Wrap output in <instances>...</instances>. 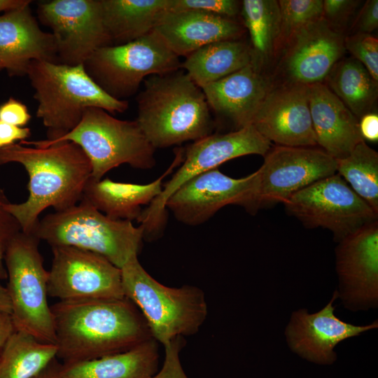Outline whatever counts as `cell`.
<instances>
[{
  "label": "cell",
  "mask_w": 378,
  "mask_h": 378,
  "mask_svg": "<svg viewBox=\"0 0 378 378\" xmlns=\"http://www.w3.org/2000/svg\"><path fill=\"white\" fill-rule=\"evenodd\" d=\"M30 0H0V12H6L31 4Z\"/></svg>",
  "instance_id": "ee69618b"
},
{
  "label": "cell",
  "mask_w": 378,
  "mask_h": 378,
  "mask_svg": "<svg viewBox=\"0 0 378 378\" xmlns=\"http://www.w3.org/2000/svg\"><path fill=\"white\" fill-rule=\"evenodd\" d=\"M278 4L281 32L277 50L284 46L295 30L323 17L322 0H279Z\"/></svg>",
  "instance_id": "1f68e13d"
},
{
  "label": "cell",
  "mask_w": 378,
  "mask_h": 378,
  "mask_svg": "<svg viewBox=\"0 0 378 378\" xmlns=\"http://www.w3.org/2000/svg\"><path fill=\"white\" fill-rule=\"evenodd\" d=\"M29 5L0 15V66L10 76H27L33 60L59 63L54 36L42 31Z\"/></svg>",
  "instance_id": "ffe728a7"
},
{
  "label": "cell",
  "mask_w": 378,
  "mask_h": 378,
  "mask_svg": "<svg viewBox=\"0 0 378 378\" xmlns=\"http://www.w3.org/2000/svg\"><path fill=\"white\" fill-rule=\"evenodd\" d=\"M102 5L113 45H120L153 31L169 11V0H102Z\"/></svg>",
  "instance_id": "484cf974"
},
{
  "label": "cell",
  "mask_w": 378,
  "mask_h": 378,
  "mask_svg": "<svg viewBox=\"0 0 378 378\" xmlns=\"http://www.w3.org/2000/svg\"><path fill=\"white\" fill-rule=\"evenodd\" d=\"M64 365L55 357L31 378H63Z\"/></svg>",
  "instance_id": "7bdbcfd3"
},
{
  "label": "cell",
  "mask_w": 378,
  "mask_h": 378,
  "mask_svg": "<svg viewBox=\"0 0 378 378\" xmlns=\"http://www.w3.org/2000/svg\"><path fill=\"white\" fill-rule=\"evenodd\" d=\"M31 118L27 106L13 98L0 105V121L24 127Z\"/></svg>",
  "instance_id": "8d00e7d4"
},
{
  "label": "cell",
  "mask_w": 378,
  "mask_h": 378,
  "mask_svg": "<svg viewBox=\"0 0 378 378\" xmlns=\"http://www.w3.org/2000/svg\"><path fill=\"white\" fill-rule=\"evenodd\" d=\"M32 234L51 247L72 246L96 253L120 269L138 255L144 239L141 225L111 219L83 197L66 210L39 219Z\"/></svg>",
  "instance_id": "8992f818"
},
{
  "label": "cell",
  "mask_w": 378,
  "mask_h": 378,
  "mask_svg": "<svg viewBox=\"0 0 378 378\" xmlns=\"http://www.w3.org/2000/svg\"><path fill=\"white\" fill-rule=\"evenodd\" d=\"M338 298L351 311L378 306V220L338 241L335 248Z\"/></svg>",
  "instance_id": "9a60e30c"
},
{
  "label": "cell",
  "mask_w": 378,
  "mask_h": 378,
  "mask_svg": "<svg viewBox=\"0 0 378 378\" xmlns=\"http://www.w3.org/2000/svg\"><path fill=\"white\" fill-rule=\"evenodd\" d=\"M378 27V1L368 0L365 2L354 24L356 33L370 34Z\"/></svg>",
  "instance_id": "f35d334b"
},
{
  "label": "cell",
  "mask_w": 378,
  "mask_h": 378,
  "mask_svg": "<svg viewBox=\"0 0 378 378\" xmlns=\"http://www.w3.org/2000/svg\"><path fill=\"white\" fill-rule=\"evenodd\" d=\"M0 312L11 313V304L6 287L0 284Z\"/></svg>",
  "instance_id": "f6af8a7d"
},
{
  "label": "cell",
  "mask_w": 378,
  "mask_h": 378,
  "mask_svg": "<svg viewBox=\"0 0 378 378\" xmlns=\"http://www.w3.org/2000/svg\"><path fill=\"white\" fill-rule=\"evenodd\" d=\"M50 308L56 357L64 365L123 352L152 337L143 314L126 297L59 301Z\"/></svg>",
  "instance_id": "6da1fadb"
},
{
  "label": "cell",
  "mask_w": 378,
  "mask_h": 378,
  "mask_svg": "<svg viewBox=\"0 0 378 378\" xmlns=\"http://www.w3.org/2000/svg\"><path fill=\"white\" fill-rule=\"evenodd\" d=\"M251 125L277 146L314 147L308 85L287 83L270 90L255 113Z\"/></svg>",
  "instance_id": "d6986e66"
},
{
  "label": "cell",
  "mask_w": 378,
  "mask_h": 378,
  "mask_svg": "<svg viewBox=\"0 0 378 378\" xmlns=\"http://www.w3.org/2000/svg\"><path fill=\"white\" fill-rule=\"evenodd\" d=\"M37 13L52 31L59 63L83 64L97 49L113 45L104 22L102 0L42 1Z\"/></svg>",
  "instance_id": "5bb4252c"
},
{
  "label": "cell",
  "mask_w": 378,
  "mask_h": 378,
  "mask_svg": "<svg viewBox=\"0 0 378 378\" xmlns=\"http://www.w3.org/2000/svg\"><path fill=\"white\" fill-rule=\"evenodd\" d=\"M185 58L181 69L200 88L240 70L253 60L250 46L239 39L209 43Z\"/></svg>",
  "instance_id": "4316f807"
},
{
  "label": "cell",
  "mask_w": 378,
  "mask_h": 378,
  "mask_svg": "<svg viewBox=\"0 0 378 378\" xmlns=\"http://www.w3.org/2000/svg\"><path fill=\"white\" fill-rule=\"evenodd\" d=\"M337 160L321 148L276 146L255 172L252 211L285 202L302 188L336 173Z\"/></svg>",
  "instance_id": "7c38bea8"
},
{
  "label": "cell",
  "mask_w": 378,
  "mask_h": 378,
  "mask_svg": "<svg viewBox=\"0 0 378 378\" xmlns=\"http://www.w3.org/2000/svg\"><path fill=\"white\" fill-rule=\"evenodd\" d=\"M27 146L19 142L0 148V165L17 162L28 174L27 200L8 202L5 209L17 220L22 232L31 234L46 209L62 211L80 201L92 166L83 149L74 142L43 148Z\"/></svg>",
  "instance_id": "7a4b0ae2"
},
{
  "label": "cell",
  "mask_w": 378,
  "mask_h": 378,
  "mask_svg": "<svg viewBox=\"0 0 378 378\" xmlns=\"http://www.w3.org/2000/svg\"><path fill=\"white\" fill-rule=\"evenodd\" d=\"M260 68L251 62L202 89L210 110L234 125V131L251 125L270 91Z\"/></svg>",
  "instance_id": "44dd1931"
},
{
  "label": "cell",
  "mask_w": 378,
  "mask_h": 378,
  "mask_svg": "<svg viewBox=\"0 0 378 378\" xmlns=\"http://www.w3.org/2000/svg\"><path fill=\"white\" fill-rule=\"evenodd\" d=\"M8 202L5 193L0 189V279L7 278L4 265L7 247L11 240L22 231L15 217L5 209V204Z\"/></svg>",
  "instance_id": "e575fe53"
},
{
  "label": "cell",
  "mask_w": 378,
  "mask_h": 378,
  "mask_svg": "<svg viewBox=\"0 0 378 378\" xmlns=\"http://www.w3.org/2000/svg\"><path fill=\"white\" fill-rule=\"evenodd\" d=\"M344 48L378 81V40L370 34L356 33L346 37Z\"/></svg>",
  "instance_id": "d6a6232c"
},
{
  "label": "cell",
  "mask_w": 378,
  "mask_h": 378,
  "mask_svg": "<svg viewBox=\"0 0 378 378\" xmlns=\"http://www.w3.org/2000/svg\"><path fill=\"white\" fill-rule=\"evenodd\" d=\"M183 148H177L169 168L156 180L147 184L113 181L108 178L95 180L91 177L83 197L97 209L113 220H138L142 205L150 204L162 190V181L179 166L183 160Z\"/></svg>",
  "instance_id": "cb8c5ba5"
},
{
  "label": "cell",
  "mask_w": 378,
  "mask_h": 378,
  "mask_svg": "<svg viewBox=\"0 0 378 378\" xmlns=\"http://www.w3.org/2000/svg\"><path fill=\"white\" fill-rule=\"evenodd\" d=\"M64 141L78 145L88 156L91 178L100 180L110 170L127 164L140 169L155 164V149L143 133L136 120H120L103 108L88 107L80 122L62 137L52 141H21L36 147H47Z\"/></svg>",
  "instance_id": "52a82bcc"
},
{
  "label": "cell",
  "mask_w": 378,
  "mask_h": 378,
  "mask_svg": "<svg viewBox=\"0 0 378 378\" xmlns=\"http://www.w3.org/2000/svg\"><path fill=\"white\" fill-rule=\"evenodd\" d=\"M360 132L363 139L372 142L378 140V115L369 113L360 118L359 122Z\"/></svg>",
  "instance_id": "60d3db41"
},
{
  "label": "cell",
  "mask_w": 378,
  "mask_h": 378,
  "mask_svg": "<svg viewBox=\"0 0 378 378\" xmlns=\"http://www.w3.org/2000/svg\"><path fill=\"white\" fill-rule=\"evenodd\" d=\"M143 83L136 120L155 149L212 134L215 122L204 92L183 69L153 75Z\"/></svg>",
  "instance_id": "3957f363"
},
{
  "label": "cell",
  "mask_w": 378,
  "mask_h": 378,
  "mask_svg": "<svg viewBox=\"0 0 378 378\" xmlns=\"http://www.w3.org/2000/svg\"><path fill=\"white\" fill-rule=\"evenodd\" d=\"M270 148L271 142L252 125L227 133L211 134L183 148V160L179 168L137 220L143 227L144 238L150 239L160 234L167 220L166 202L187 181L238 157L253 154L265 156Z\"/></svg>",
  "instance_id": "30bf717a"
},
{
  "label": "cell",
  "mask_w": 378,
  "mask_h": 378,
  "mask_svg": "<svg viewBox=\"0 0 378 378\" xmlns=\"http://www.w3.org/2000/svg\"><path fill=\"white\" fill-rule=\"evenodd\" d=\"M154 30L178 57L214 42L239 39L243 26L234 18L199 10L166 12Z\"/></svg>",
  "instance_id": "7402d4cb"
},
{
  "label": "cell",
  "mask_w": 378,
  "mask_h": 378,
  "mask_svg": "<svg viewBox=\"0 0 378 378\" xmlns=\"http://www.w3.org/2000/svg\"><path fill=\"white\" fill-rule=\"evenodd\" d=\"M181 64L155 30L126 43L100 48L83 64L90 77L119 100L135 94L148 76L173 73Z\"/></svg>",
  "instance_id": "9c48e42d"
},
{
  "label": "cell",
  "mask_w": 378,
  "mask_h": 378,
  "mask_svg": "<svg viewBox=\"0 0 378 378\" xmlns=\"http://www.w3.org/2000/svg\"><path fill=\"white\" fill-rule=\"evenodd\" d=\"M336 160V173L378 214L377 152L363 140L346 157Z\"/></svg>",
  "instance_id": "4dcf8cb0"
},
{
  "label": "cell",
  "mask_w": 378,
  "mask_h": 378,
  "mask_svg": "<svg viewBox=\"0 0 378 378\" xmlns=\"http://www.w3.org/2000/svg\"><path fill=\"white\" fill-rule=\"evenodd\" d=\"M39 242L34 234L22 231L11 240L4 256L8 279L6 288L15 330L55 344L54 320L48 302L49 274L44 267Z\"/></svg>",
  "instance_id": "ba28073f"
},
{
  "label": "cell",
  "mask_w": 378,
  "mask_h": 378,
  "mask_svg": "<svg viewBox=\"0 0 378 378\" xmlns=\"http://www.w3.org/2000/svg\"><path fill=\"white\" fill-rule=\"evenodd\" d=\"M255 172L241 178L223 174L218 168L187 181L167 200L165 208L180 222L197 225L209 220L220 209L236 204L251 213Z\"/></svg>",
  "instance_id": "2e32d148"
},
{
  "label": "cell",
  "mask_w": 378,
  "mask_h": 378,
  "mask_svg": "<svg viewBox=\"0 0 378 378\" xmlns=\"http://www.w3.org/2000/svg\"><path fill=\"white\" fill-rule=\"evenodd\" d=\"M125 297L140 310L151 337L163 345L177 336L196 334L205 321L208 308L200 288H171L158 282L142 267L138 255L120 268Z\"/></svg>",
  "instance_id": "5b68a950"
},
{
  "label": "cell",
  "mask_w": 378,
  "mask_h": 378,
  "mask_svg": "<svg viewBox=\"0 0 378 378\" xmlns=\"http://www.w3.org/2000/svg\"><path fill=\"white\" fill-rule=\"evenodd\" d=\"M325 80L326 86L357 118L371 113L378 96V81L358 60L340 59Z\"/></svg>",
  "instance_id": "83f0119b"
},
{
  "label": "cell",
  "mask_w": 378,
  "mask_h": 378,
  "mask_svg": "<svg viewBox=\"0 0 378 378\" xmlns=\"http://www.w3.org/2000/svg\"><path fill=\"white\" fill-rule=\"evenodd\" d=\"M15 331L10 314L0 312V352L4 344Z\"/></svg>",
  "instance_id": "b9f144b4"
},
{
  "label": "cell",
  "mask_w": 378,
  "mask_h": 378,
  "mask_svg": "<svg viewBox=\"0 0 378 378\" xmlns=\"http://www.w3.org/2000/svg\"><path fill=\"white\" fill-rule=\"evenodd\" d=\"M185 344L184 337L177 336L163 345L164 359L162 366L150 378H188L180 360V353Z\"/></svg>",
  "instance_id": "d590c367"
},
{
  "label": "cell",
  "mask_w": 378,
  "mask_h": 378,
  "mask_svg": "<svg viewBox=\"0 0 378 378\" xmlns=\"http://www.w3.org/2000/svg\"><path fill=\"white\" fill-rule=\"evenodd\" d=\"M337 290L320 311L310 314L307 309L293 312L285 329L290 350L301 358L320 365H331L337 360L334 348L341 342L378 328L377 320L365 326L346 323L335 314L333 302Z\"/></svg>",
  "instance_id": "ac0fdd59"
},
{
  "label": "cell",
  "mask_w": 378,
  "mask_h": 378,
  "mask_svg": "<svg viewBox=\"0 0 378 378\" xmlns=\"http://www.w3.org/2000/svg\"><path fill=\"white\" fill-rule=\"evenodd\" d=\"M241 9V2L234 0H169V11L199 10L234 18Z\"/></svg>",
  "instance_id": "836d02e7"
},
{
  "label": "cell",
  "mask_w": 378,
  "mask_h": 378,
  "mask_svg": "<svg viewBox=\"0 0 378 378\" xmlns=\"http://www.w3.org/2000/svg\"><path fill=\"white\" fill-rule=\"evenodd\" d=\"M1 69H1V66H0V70H1Z\"/></svg>",
  "instance_id": "bcb514c9"
},
{
  "label": "cell",
  "mask_w": 378,
  "mask_h": 378,
  "mask_svg": "<svg viewBox=\"0 0 378 378\" xmlns=\"http://www.w3.org/2000/svg\"><path fill=\"white\" fill-rule=\"evenodd\" d=\"M56 355L55 344L15 330L0 352V378H31Z\"/></svg>",
  "instance_id": "f546056e"
},
{
  "label": "cell",
  "mask_w": 378,
  "mask_h": 378,
  "mask_svg": "<svg viewBox=\"0 0 378 378\" xmlns=\"http://www.w3.org/2000/svg\"><path fill=\"white\" fill-rule=\"evenodd\" d=\"M283 204L306 227L330 230L337 242L378 216L337 173L302 188Z\"/></svg>",
  "instance_id": "8fae6325"
},
{
  "label": "cell",
  "mask_w": 378,
  "mask_h": 378,
  "mask_svg": "<svg viewBox=\"0 0 378 378\" xmlns=\"http://www.w3.org/2000/svg\"><path fill=\"white\" fill-rule=\"evenodd\" d=\"M359 1L352 0L323 1V18L331 26L344 21Z\"/></svg>",
  "instance_id": "74e56055"
},
{
  "label": "cell",
  "mask_w": 378,
  "mask_h": 378,
  "mask_svg": "<svg viewBox=\"0 0 378 378\" xmlns=\"http://www.w3.org/2000/svg\"><path fill=\"white\" fill-rule=\"evenodd\" d=\"M158 365V342L151 337L123 352L64 365L63 378H150Z\"/></svg>",
  "instance_id": "d4e9b609"
},
{
  "label": "cell",
  "mask_w": 378,
  "mask_h": 378,
  "mask_svg": "<svg viewBox=\"0 0 378 378\" xmlns=\"http://www.w3.org/2000/svg\"><path fill=\"white\" fill-rule=\"evenodd\" d=\"M48 295L59 301L125 298L121 270L96 253L66 246H52Z\"/></svg>",
  "instance_id": "4fadbf2b"
},
{
  "label": "cell",
  "mask_w": 378,
  "mask_h": 378,
  "mask_svg": "<svg viewBox=\"0 0 378 378\" xmlns=\"http://www.w3.org/2000/svg\"><path fill=\"white\" fill-rule=\"evenodd\" d=\"M30 136L29 127H20L0 121V148L15 144L16 141H24Z\"/></svg>",
  "instance_id": "ab89813d"
},
{
  "label": "cell",
  "mask_w": 378,
  "mask_h": 378,
  "mask_svg": "<svg viewBox=\"0 0 378 378\" xmlns=\"http://www.w3.org/2000/svg\"><path fill=\"white\" fill-rule=\"evenodd\" d=\"M309 105L317 145L335 160L363 141L358 118L323 83L308 85Z\"/></svg>",
  "instance_id": "603a6c76"
},
{
  "label": "cell",
  "mask_w": 378,
  "mask_h": 378,
  "mask_svg": "<svg viewBox=\"0 0 378 378\" xmlns=\"http://www.w3.org/2000/svg\"><path fill=\"white\" fill-rule=\"evenodd\" d=\"M240 12L250 35L252 62L260 68L277 50L281 32L278 1L244 0Z\"/></svg>",
  "instance_id": "f1b7e54d"
},
{
  "label": "cell",
  "mask_w": 378,
  "mask_h": 378,
  "mask_svg": "<svg viewBox=\"0 0 378 378\" xmlns=\"http://www.w3.org/2000/svg\"><path fill=\"white\" fill-rule=\"evenodd\" d=\"M27 76L38 102L36 115L46 128L48 141H55L72 130L88 107L109 113L127 110V100L115 99L104 92L87 74L84 65L33 60Z\"/></svg>",
  "instance_id": "277c9868"
},
{
  "label": "cell",
  "mask_w": 378,
  "mask_h": 378,
  "mask_svg": "<svg viewBox=\"0 0 378 378\" xmlns=\"http://www.w3.org/2000/svg\"><path fill=\"white\" fill-rule=\"evenodd\" d=\"M344 40L323 17L295 30L284 45L281 62L288 83H323L344 55Z\"/></svg>",
  "instance_id": "e0dca14e"
}]
</instances>
